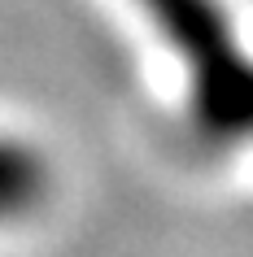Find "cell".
Wrapping results in <instances>:
<instances>
[{"instance_id": "7a4b0ae2", "label": "cell", "mask_w": 253, "mask_h": 257, "mask_svg": "<svg viewBox=\"0 0 253 257\" xmlns=\"http://www.w3.org/2000/svg\"><path fill=\"white\" fill-rule=\"evenodd\" d=\"M48 192V170L31 149L0 140V218L27 214L44 201Z\"/></svg>"}, {"instance_id": "6da1fadb", "label": "cell", "mask_w": 253, "mask_h": 257, "mask_svg": "<svg viewBox=\"0 0 253 257\" xmlns=\"http://www.w3.org/2000/svg\"><path fill=\"white\" fill-rule=\"evenodd\" d=\"M157 27L184 53L197 83V113L218 136L253 131V61L236 48L214 0H144Z\"/></svg>"}]
</instances>
